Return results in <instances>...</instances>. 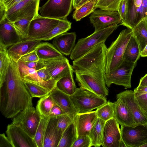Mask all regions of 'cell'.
Listing matches in <instances>:
<instances>
[{
  "label": "cell",
  "instance_id": "cell-47",
  "mask_svg": "<svg viewBox=\"0 0 147 147\" xmlns=\"http://www.w3.org/2000/svg\"><path fill=\"white\" fill-rule=\"evenodd\" d=\"M23 0H2L0 1V11L7 10L16 4Z\"/></svg>",
  "mask_w": 147,
  "mask_h": 147
},
{
  "label": "cell",
  "instance_id": "cell-15",
  "mask_svg": "<svg viewBox=\"0 0 147 147\" xmlns=\"http://www.w3.org/2000/svg\"><path fill=\"white\" fill-rule=\"evenodd\" d=\"M102 146L126 147L122 139L119 124L114 118L105 122Z\"/></svg>",
  "mask_w": 147,
  "mask_h": 147
},
{
  "label": "cell",
  "instance_id": "cell-37",
  "mask_svg": "<svg viewBox=\"0 0 147 147\" xmlns=\"http://www.w3.org/2000/svg\"><path fill=\"white\" fill-rule=\"evenodd\" d=\"M10 63V58L7 49L0 45V84L3 83L7 73Z\"/></svg>",
  "mask_w": 147,
  "mask_h": 147
},
{
  "label": "cell",
  "instance_id": "cell-13",
  "mask_svg": "<svg viewBox=\"0 0 147 147\" xmlns=\"http://www.w3.org/2000/svg\"><path fill=\"white\" fill-rule=\"evenodd\" d=\"M128 14L126 21L120 25L132 29L147 16V0H127Z\"/></svg>",
  "mask_w": 147,
  "mask_h": 147
},
{
  "label": "cell",
  "instance_id": "cell-45",
  "mask_svg": "<svg viewBox=\"0 0 147 147\" xmlns=\"http://www.w3.org/2000/svg\"><path fill=\"white\" fill-rule=\"evenodd\" d=\"M122 20L119 25L124 23L126 20L128 14L127 0H122L118 6L117 11Z\"/></svg>",
  "mask_w": 147,
  "mask_h": 147
},
{
  "label": "cell",
  "instance_id": "cell-44",
  "mask_svg": "<svg viewBox=\"0 0 147 147\" xmlns=\"http://www.w3.org/2000/svg\"><path fill=\"white\" fill-rule=\"evenodd\" d=\"M134 95L136 101L147 115V92L141 94L134 92Z\"/></svg>",
  "mask_w": 147,
  "mask_h": 147
},
{
  "label": "cell",
  "instance_id": "cell-24",
  "mask_svg": "<svg viewBox=\"0 0 147 147\" xmlns=\"http://www.w3.org/2000/svg\"><path fill=\"white\" fill-rule=\"evenodd\" d=\"M98 118L96 111L78 114L75 122L77 137L88 136L90 130Z\"/></svg>",
  "mask_w": 147,
  "mask_h": 147
},
{
  "label": "cell",
  "instance_id": "cell-40",
  "mask_svg": "<svg viewBox=\"0 0 147 147\" xmlns=\"http://www.w3.org/2000/svg\"><path fill=\"white\" fill-rule=\"evenodd\" d=\"M23 80L24 84L32 98H41L49 94L50 93L49 91L42 87L35 84Z\"/></svg>",
  "mask_w": 147,
  "mask_h": 147
},
{
  "label": "cell",
  "instance_id": "cell-50",
  "mask_svg": "<svg viewBox=\"0 0 147 147\" xmlns=\"http://www.w3.org/2000/svg\"><path fill=\"white\" fill-rule=\"evenodd\" d=\"M39 77L45 81H48L52 80L51 77L45 67L36 71Z\"/></svg>",
  "mask_w": 147,
  "mask_h": 147
},
{
  "label": "cell",
  "instance_id": "cell-35",
  "mask_svg": "<svg viewBox=\"0 0 147 147\" xmlns=\"http://www.w3.org/2000/svg\"><path fill=\"white\" fill-rule=\"evenodd\" d=\"M38 12H34L13 23L16 31L22 40L27 37L30 23L32 19L38 14Z\"/></svg>",
  "mask_w": 147,
  "mask_h": 147
},
{
  "label": "cell",
  "instance_id": "cell-59",
  "mask_svg": "<svg viewBox=\"0 0 147 147\" xmlns=\"http://www.w3.org/2000/svg\"><path fill=\"white\" fill-rule=\"evenodd\" d=\"M1 0H0V1H1Z\"/></svg>",
  "mask_w": 147,
  "mask_h": 147
},
{
  "label": "cell",
  "instance_id": "cell-38",
  "mask_svg": "<svg viewBox=\"0 0 147 147\" xmlns=\"http://www.w3.org/2000/svg\"><path fill=\"white\" fill-rule=\"evenodd\" d=\"M96 111L98 117L106 122L114 118V102L107 101Z\"/></svg>",
  "mask_w": 147,
  "mask_h": 147
},
{
  "label": "cell",
  "instance_id": "cell-33",
  "mask_svg": "<svg viewBox=\"0 0 147 147\" xmlns=\"http://www.w3.org/2000/svg\"><path fill=\"white\" fill-rule=\"evenodd\" d=\"M73 72L72 71L61 78L56 84V87L59 90L69 96L74 94L77 88L74 79Z\"/></svg>",
  "mask_w": 147,
  "mask_h": 147
},
{
  "label": "cell",
  "instance_id": "cell-26",
  "mask_svg": "<svg viewBox=\"0 0 147 147\" xmlns=\"http://www.w3.org/2000/svg\"><path fill=\"white\" fill-rule=\"evenodd\" d=\"M75 32H66L54 38L53 45L62 54L70 55L75 45L76 38Z\"/></svg>",
  "mask_w": 147,
  "mask_h": 147
},
{
  "label": "cell",
  "instance_id": "cell-32",
  "mask_svg": "<svg viewBox=\"0 0 147 147\" xmlns=\"http://www.w3.org/2000/svg\"><path fill=\"white\" fill-rule=\"evenodd\" d=\"M77 138L75 123L73 122L63 132L57 147H71Z\"/></svg>",
  "mask_w": 147,
  "mask_h": 147
},
{
  "label": "cell",
  "instance_id": "cell-46",
  "mask_svg": "<svg viewBox=\"0 0 147 147\" xmlns=\"http://www.w3.org/2000/svg\"><path fill=\"white\" fill-rule=\"evenodd\" d=\"M39 60L36 52L34 50L22 56L19 60L23 62H32Z\"/></svg>",
  "mask_w": 147,
  "mask_h": 147
},
{
  "label": "cell",
  "instance_id": "cell-53",
  "mask_svg": "<svg viewBox=\"0 0 147 147\" xmlns=\"http://www.w3.org/2000/svg\"><path fill=\"white\" fill-rule=\"evenodd\" d=\"M138 86H147V74L140 79Z\"/></svg>",
  "mask_w": 147,
  "mask_h": 147
},
{
  "label": "cell",
  "instance_id": "cell-31",
  "mask_svg": "<svg viewBox=\"0 0 147 147\" xmlns=\"http://www.w3.org/2000/svg\"><path fill=\"white\" fill-rule=\"evenodd\" d=\"M140 56V52L139 45L135 38L132 35L125 51L124 60L135 63H137Z\"/></svg>",
  "mask_w": 147,
  "mask_h": 147
},
{
  "label": "cell",
  "instance_id": "cell-48",
  "mask_svg": "<svg viewBox=\"0 0 147 147\" xmlns=\"http://www.w3.org/2000/svg\"><path fill=\"white\" fill-rule=\"evenodd\" d=\"M23 62L28 67L34 69L36 71L45 67L43 60H39L32 62Z\"/></svg>",
  "mask_w": 147,
  "mask_h": 147
},
{
  "label": "cell",
  "instance_id": "cell-25",
  "mask_svg": "<svg viewBox=\"0 0 147 147\" xmlns=\"http://www.w3.org/2000/svg\"><path fill=\"white\" fill-rule=\"evenodd\" d=\"M63 133L57 126V117H49L45 134L43 147H57Z\"/></svg>",
  "mask_w": 147,
  "mask_h": 147
},
{
  "label": "cell",
  "instance_id": "cell-49",
  "mask_svg": "<svg viewBox=\"0 0 147 147\" xmlns=\"http://www.w3.org/2000/svg\"><path fill=\"white\" fill-rule=\"evenodd\" d=\"M65 114L61 107L58 105L56 104L53 106L50 111L49 117H57Z\"/></svg>",
  "mask_w": 147,
  "mask_h": 147
},
{
  "label": "cell",
  "instance_id": "cell-1",
  "mask_svg": "<svg viewBox=\"0 0 147 147\" xmlns=\"http://www.w3.org/2000/svg\"><path fill=\"white\" fill-rule=\"evenodd\" d=\"M10 58L5 80L0 84V110L7 118L14 117L33 105V98L20 76L18 62Z\"/></svg>",
  "mask_w": 147,
  "mask_h": 147
},
{
  "label": "cell",
  "instance_id": "cell-17",
  "mask_svg": "<svg viewBox=\"0 0 147 147\" xmlns=\"http://www.w3.org/2000/svg\"><path fill=\"white\" fill-rule=\"evenodd\" d=\"M76 80L80 87L88 90L104 98L109 95L105 82L86 74L75 73Z\"/></svg>",
  "mask_w": 147,
  "mask_h": 147
},
{
  "label": "cell",
  "instance_id": "cell-10",
  "mask_svg": "<svg viewBox=\"0 0 147 147\" xmlns=\"http://www.w3.org/2000/svg\"><path fill=\"white\" fill-rule=\"evenodd\" d=\"M120 129L126 147H141L147 143V124H138L134 127L121 125Z\"/></svg>",
  "mask_w": 147,
  "mask_h": 147
},
{
  "label": "cell",
  "instance_id": "cell-23",
  "mask_svg": "<svg viewBox=\"0 0 147 147\" xmlns=\"http://www.w3.org/2000/svg\"><path fill=\"white\" fill-rule=\"evenodd\" d=\"M125 99L137 124H147V115L136 101L134 91L127 90L120 92Z\"/></svg>",
  "mask_w": 147,
  "mask_h": 147
},
{
  "label": "cell",
  "instance_id": "cell-11",
  "mask_svg": "<svg viewBox=\"0 0 147 147\" xmlns=\"http://www.w3.org/2000/svg\"><path fill=\"white\" fill-rule=\"evenodd\" d=\"M89 18L94 28V31L119 24L122 22L117 11L100 9L94 10Z\"/></svg>",
  "mask_w": 147,
  "mask_h": 147
},
{
  "label": "cell",
  "instance_id": "cell-56",
  "mask_svg": "<svg viewBox=\"0 0 147 147\" xmlns=\"http://www.w3.org/2000/svg\"><path fill=\"white\" fill-rule=\"evenodd\" d=\"M89 0H83L82 2L79 4L78 5V6L77 8H78V7H80L83 4H84V3L86 2L87 1H88ZM76 8V9H77Z\"/></svg>",
  "mask_w": 147,
  "mask_h": 147
},
{
  "label": "cell",
  "instance_id": "cell-6",
  "mask_svg": "<svg viewBox=\"0 0 147 147\" xmlns=\"http://www.w3.org/2000/svg\"><path fill=\"white\" fill-rule=\"evenodd\" d=\"M73 0H48L39 7V14L43 17L59 20L66 19L71 12Z\"/></svg>",
  "mask_w": 147,
  "mask_h": 147
},
{
  "label": "cell",
  "instance_id": "cell-39",
  "mask_svg": "<svg viewBox=\"0 0 147 147\" xmlns=\"http://www.w3.org/2000/svg\"><path fill=\"white\" fill-rule=\"evenodd\" d=\"M49 118V117L42 116L34 138L37 147H43L45 134Z\"/></svg>",
  "mask_w": 147,
  "mask_h": 147
},
{
  "label": "cell",
  "instance_id": "cell-27",
  "mask_svg": "<svg viewBox=\"0 0 147 147\" xmlns=\"http://www.w3.org/2000/svg\"><path fill=\"white\" fill-rule=\"evenodd\" d=\"M34 50L40 60L52 59L63 56L53 45L48 42L40 43Z\"/></svg>",
  "mask_w": 147,
  "mask_h": 147
},
{
  "label": "cell",
  "instance_id": "cell-19",
  "mask_svg": "<svg viewBox=\"0 0 147 147\" xmlns=\"http://www.w3.org/2000/svg\"><path fill=\"white\" fill-rule=\"evenodd\" d=\"M18 63L20 74L23 80L42 87L50 92L56 87L57 81L53 80L45 81L40 78L36 70L28 67L20 60Z\"/></svg>",
  "mask_w": 147,
  "mask_h": 147
},
{
  "label": "cell",
  "instance_id": "cell-21",
  "mask_svg": "<svg viewBox=\"0 0 147 147\" xmlns=\"http://www.w3.org/2000/svg\"><path fill=\"white\" fill-rule=\"evenodd\" d=\"M49 94L55 103L75 122L78 113L69 96L59 90L56 87L52 90Z\"/></svg>",
  "mask_w": 147,
  "mask_h": 147
},
{
  "label": "cell",
  "instance_id": "cell-29",
  "mask_svg": "<svg viewBox=\"0 0 147 147\" xmlns=\"http://www.w3.org/2000/svg\"><path fill=\"white\" fill-rule=\"evenodd\" d=\"M105 121L98 118L90 131L88 136L91 146L100 147L103 144V130Z\"/></svg>",
  "mask_w": 147,
  "mask_h": 147
},
{
  "label": "cell",
  "instance_id": "cell-54",
  "mask_svg": "<svg viewBox=\"0 0 147 147\" xmlns=\"http://www.w3.org/2000/svg\"><path fill=\"white\" fill-rule=\"evenodd\" d=\"M83 0H73V6L74 9H76L79 4Z\"/></svg>",
  "mask_w": 147,
  "mask_h": 147
},
{
  "label": "cell",
  "instance_id": "cell-41",
  "mask_svg": "<svg viewBox=\"0 0 147 147\" xmlns=\"http://www.w3.org/2000/svg\"><path fill=\"white\" fill-rule=\"evenodd\" d=\"M122 0H99L96 5L97 8L111 11H117Z\"/></svg>",
  "mask_w": 147,
  "mask_h": 147
},
{
  "label": "cell",
  "instance_id": "cell-28",
  "mask_svg": "<svg viewBox=\"0 0 147 147\" xmlns=\"http://www.w3.org/2000/svg\"><path fill=\"white\" fill-rule=\"evenodd\" d=\"M71 23L67 19L61 20L58 24L47 34L37 38L24 39L40 41L49 40L61 34L67 32L71 28Z\"/></svg>",
  "mask_w": 147,
  "mask_h": 147
},
{
  "label": "cell",
  "instance_id": "cell-43",
  "mask_svg": "<svg viewBox=\"0 0 147 147\" xmlns=\"http://www.w3.org/2000/svg\"><path fill=\"white\" fill-rule=\"evenodd\" d=\"M91 141L88 136L78 137L71 147H90Z\"/></svg>",
  "mask_w": 147,
  "mask_h": 147
},
{
  "label": "cell",
  "instance_id": "cell-51",
  "mask_svg": "<svg viewBox=\"0 0 147 147\" xmlns=\"http://www.w3.org/2000/svg\"><path fill=\"white\" fill-rule=\"evenodd\" d=\"M0 147H13L10 140L4 133L0 134Z\"/></svg>",
  "mask_w": 147,
  "mask_h": 147
},
{
  "label": "cell",
  "instance_id": "cell-55",
  "mask_svg": "<svg viewBox=\"0 0 147 147\" xmlns=\"http://www.w3.org/2000/svg\"><path fill=\"white\" fill-rule=\"evenodd\" d=\"M140 56L143 57H147V44L144 50L140 53Z\"/></svg>",
  "mask_w": 147,
  "mask_h": 147
},
{
  "label": "cell",
  "instance_id": "cell-4",
  "mask_svg": "<svg viewBox=\"0 0 147 147\" xmlns=\"http://www.w3.org/2000/svg\"><path fill=\"white\" fill-rule=\"evenodd\" d=\"M69 96L78 114L91 111L107 101L106 98L80 87L77 88L75 93Z\"/></svg>",
  "mask_w": 147,
  "mask_h": 147
},
{
  "label": "cell",
  "instance_id": "cell-20",
  "mask_svg": "<svg viewBox=\"0 0 147 147\" xmlns=\"http://www.w3.org/2000/svg\"><path fill=\"white\" fill-rule=\"evenodd\" d=\"M22 40L13 23L5 19L0 20V45L7 49Z\"/></svg>",
  "mask_w": 147,
  "mask_h": 147
},
{
  "label": "cell",
  "instance_id": "cell-52",
  "mask_svg": "<svg viewBox=\"0 0 147 147\" xmlns=\"http://www.w3.org/2000/svg\"><path fill=\"white\" fill-rule=\"evenodd\" d=\"M135 93L141 94L147 92V86H138L134 91Z\"/></svg>",
  "mask_w": 147,
  "mask_h": 147
},
{
  "label": "cell",
  "instance_id": "cell-58",
  "mask_svg": "<svg viewBox=\"0 0 147 147\" xmlns=\"http://www.w3.org/2000/svg\"><path fill=\"white\" fill-rule=\"evenodd\" d=\"M146 23H147V16L146 17Z\"/></svg>",
  "mask_w": 147,
  "mask_h": 147
},
{
  "label": "cell",
  "instance_id": "cell-16",
  "mask_svg": "<svg viewBox=\"0 0 147 147\" xmlns=\"http://www.w3.org/2000/svg\"><path fill=\"white\" fill-rule=\"evenodd\" d=\"M6 133L13 147H37L34 139L18 126L9 124Z\"/></svg>",
  "mask_w": 147,
  "mask_h": 147
},
{
  "label": "cell",
  "instance_id": "cell-30",
  "mask_svg": "<svg viewBox=\"0 0 147 147\" xmlns=\"http://www.w3.org/2000/svg\"><path fill=\"white\" fill-rule=\"evenodd\" d=\"M132 35L139 45L140 53L147 44V25L146 17L143 18L132 29Z\"/></svg>",
  "mask_w": 147,
  "mask_h": 147
},
{
  "label": "cell",
  "instance_id": "cell-34",
  "mask_svg": "<svg viewBox=\"0 0 147 147\" xmlns=\"http://www.w3.org/2000/svg\"><path fill=\"white\" fill-rule=\"evenodd\" d=\"M99 0H89L75 9L72 16L73 18L76 21H79L91 14L97 8L96 5Z\"/></svg>",
  "mask_w": 147,
  "mask_h": 147
},
{
  "label": "cell",
  "instance_id": "cell-8",
  "mask_svg": "<svg viewBox=\"0 0 147 147\" xmlns=\"http://www.w3.org/2000/svg\"><path fill=\"white\" fill-rule=\"evenodd\" d=\"M41 117L34 107L29 106L13 117L12 123L20 127L34 139Z\"/></svg>",
  "mask_w": 147,
  "mask_h": 147
},
{
  "label": "cell",
  "instance_id": "cell-18",
  "mask_svg": "<svg viewBox=\"0 0 147 147\" xmlns=\"http://www.w3.org/2000/svg\"><path fill=\"white\" fill-rule=\"evenodd\" d=\"M114 102V118L121 126L134 127L138 124L135 122L132 113L121 93L116 95Z\"/></svg>",
  "mask_w": 147,
  "mask_h": 147
},
{
  "label": "cell",
  "instance_id": "cell-5",
  "mask_svg": "<svg viewBox=\"0 0 147 147\" xmlns=\"http://www.w3.org/2000/svg\"><path fill=\"white\" fill-rule=\"evenodd\" d=\"M119 26V25H116L94 31L88 36L79 39L70 55V59L73 61L97 45L105 42Z\"/></svg>",
  "mask_w": 147,
  "mask_h": 147
},
{
  "label": "cell",
  "instance_id": "cell-57",
  "mask_svg": "<svg viewBox=\"0 0 147 147\" xmlns=\"http://www.w3.org/2000/svg\"><path fill=\"white\" fill-rule=\"evenodd\" d=\"M141 147H147V143L142 146Z\"/></svg>",
  "mask_w": 147,
  "mask_h": 147
},
{
  "label": "cell",
  "instance_id": "cell-9",
  "mask_svg": "<svg viewBox=\"0 0 147 147\" xmlns=\"http://www.w3.org/2000/svg\"><path fill=\"white\" fill-rule=\"evenodd\" d=\"M136 63L124 60L110 75L105 74L104 79L106 86L110 87L111 84H115L123 86L125 89L131 88V75Z\"/></svg>",
  "mask_w": 147,
  "mask_h": 147
},
{
  "label": "cell",
  "instance_id": "cell-14",
  "mask_svg": "<svg viewBox=\"0 0 147 147\" xmlns=\"http://www.w3.org/2000/svg\"><path fill=\"white\" fill-rule=\"evenodd\" d=\"M43 61L51 79L56 81L74 71L68 59L63 56Z\"/></svg>",
  "mask_w": 147,
  "mask_h": 147
},
{
  "label": "cell",
  "instance_id": "cell-42",
  "mask_svg": "<svg viewBox=\"0 0 147 147\" xmlns=\"http://www.w3.org/2000/svg\"><path fill=\"white\" fill-rule=\"evenodd\" d=\"M57 126L63 132L73 122L72 120L68 115L65 114L57 117Z\"/></svg>",
  "mask_w": 147,
  "mask_h": 147
},
{
  "label": "cell",
  "instance_id": "cell-22",
  "mask_svg": "<svg viewBox=\"0 0 147 147\" xmlns=\"http://www.w3.org/2000/svg\"><path fill=\"white\" fill-rule=\"evenodd\" d=\"M41 41L24 39L8 47V54L14 61L18 62L22 56L34 50Z\"/></svg>",
  "mask_w": 147,
  "mask_h": 147
},
{
  "label": "cell",
  "instance_id": "cell-2",
  "mask_svg": "<svg viewBox=\"0 0 147 147\" xmlns=\"http://www.w3.org/2000/svg\"><path fill=\"white\" fill-rule=\"evenodd\" d=\"M103 42L73 61L75 73H83L105 82L107 47Z\"/></svg>",
  "mask_w": 147,
  "mask_h": 147
},
{
  "label": "cell",
  "instance_id": "cell-12",
  "mask_svg": "<svg viewBox=\"0 0 147 147\" xmlns=\"http://www.w3.org/2000/svg\"><path fill=\"white\" fill-rule=\"evenodd\" d=\"M60 20L43 17L38 14L31 21L27 37L24 39L36 38L47 34L58 24Z\"/></svg>",
  "mask_w": 147,
  "mask_h": 147
},
{
  "label": "cell",
  "instance_id": "cell-7",
  "mask_svg": "<svg viewBox=\"0 0 147 147\" xmlns=\"http://www.w3.org/2000/svg\"><path fill=\"white\" fill-rule=\"evenodd\" d=\"M40 0H23L4 11L0 20L13 23L38 11Z\"/></svg>",
  "mask_w": 147,
  "mask_h": 147
},
{
  "label": "cell",
  "instance_id": "cell-3",
  "mask_svg": "<svg viewBox=\"0 0 147 147\" xmlns=\"http://www.w3.org/2000/svg\"><path fill=\"white\" fill-rule=\"evenodd\" d=\"M132 35V29L122 30L116 39L107 48L105 74L110 75L122 63L127 45Z\"/></svg>",
  "mask_w": 147,
  "mask_h": 147
},
{
  "label": "cell",
  "instance_id": "cell-36",
  "mask_svg": "<svg viewBox=\"0 0 147 147\" xmlns=\"http://www.w3.org/2000/svg\"><path fill=\"white\" fill-rule=\"evenodd\" d=\"M56 104L49 94L40 98L37 102L36 110L42 116L49 117L50 111Z\"/></svg>",
  "mask_w": 147,
  "mask_h": 147
}]
</instances>
